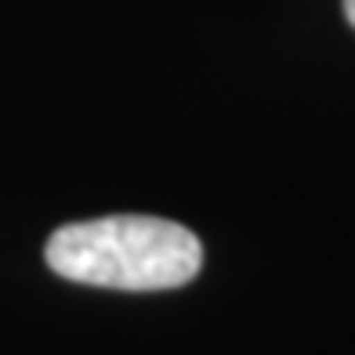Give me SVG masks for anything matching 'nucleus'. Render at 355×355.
<instances>
[{"label": "nucleus", "instance_id": "nucleus-1", "mask_svg": "<svg viewBox=\"0 0 355 355\" xmlns=\"http://www.w3.org/2000/svg\"><path fill=\"white\" fill-rule=\"evenodd\" d=\"M44 261L55 276L84 286L153 294L196 279L203 247L192 229L153 214H105L51 232Z\"/></svg>", "mask_w": 355, "mask_h": 355}, {"label": "nucleus", "instance_id": "nucleus-2", "mask_svg": "<svg viewBox=\"0 0 355 355\" xmlns=\"http://www.w3.org/2000/svg\"><path fill=\"white\" fill-rule=\"evenodd\" d=\"M345 19H348V26L355 29V0H345Z\"/></svg>", "mask_w": 355, "mask_h": 355}]
</instances>
